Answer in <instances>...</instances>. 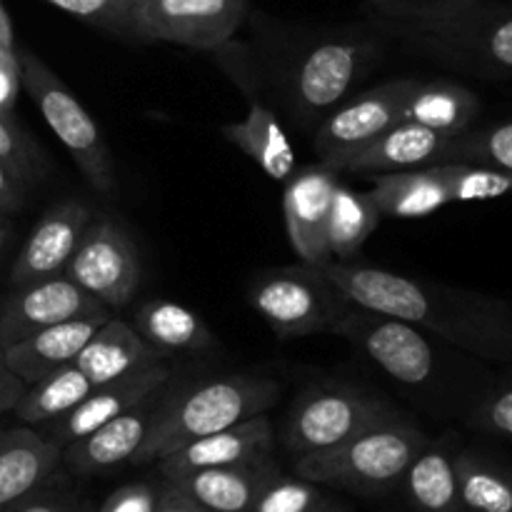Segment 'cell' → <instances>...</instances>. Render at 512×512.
<instances>
[{"instance_id":"20","label":"cell","mask_w":512,"mask_h":512,"mask_svg":"<svg viewBox=\"0 0 512 512\" xmlns=\"http://www.w3.org/2000/svg\"><path fill=\"white\" fill-rule=\"evenodd\" d=\"M110 310L83 315V318L65 320V323L50 325L30 338L5 348V365L13 375H18L25 385H33L38 380L48 378L55 370H63L75 365L80 350L85 348L95 330L110 318Z\"/></svg>"},{"instance_id":"3","label":"cell","mask_w":512,"mask_h":512,"mask_svg":"<svg viewBox=\"0 0 512 512\" xmlns=\"http://www.w3.org/2000/svg\"><path fill=\"white\" fill-rule=\"evenodd\" d=\"M278 383L258 375H225L155 400L148 438L133 465L158 463L165 455L205 435L265 415L278 400Z\"/></svg>"},{"instance_id":"27","label":"cell","mask_w":512,"mask_h":512,"mask_svg":"<svg viewBox=\"0 0 512 512\" xmlns=\"http://www.w3.org/2000/svg\"><path fill=\"white\" fill-rule=\"evenodd\" d=\"M223 135L228 143L243 150L253 163L263 168L268 178L285 183L295 170V150L285 135L283 125L275 118L273 110L263 103H250L248 115L240 123L223 125Z\"/></svg>"},{"instance_id":"31","label":"cell","mask_w":512,"mask_h":512,"mask_svg":"<svg viewBox=\"0 0 512 512\" xmlns=\"http://www.w3.org/2000/svg\"><path fill=\"white\" fill-rule=\"evenodd\" d=\"M95 385L75 365L55 370L48 378L28 385L15 405V418L25 425H45L63 418L65 413L83 403Z\"/></svg>"},{"instance_id":"38","label":"cell","mask_w":512,"mask_h":512,"mask_svg":"<svg viewBox=\"0 0 512 512\" xmlns=\"http://www.w3.org/2000/svg\"><path fill=\"white\" fill-rule=\"evenodd\" d=\"M3 512H93L85 500H80L75 493H68L63 488H55L53 480L38 488L35 493L25 495L15 505H10Z\"/></svg>"},{"instance_id":"39","label":"cell","mask_w":512,"mask_h":512,"mask_svg":"<svg viewBox=\"0 0 512 512\" xmlns=\"http://www.w3.org/2000/svg\"><path fill=\"white\" fill-rule=\"evenodd\" d=\"M160 498V483H130L105 498L98 512H155Z\"/></svg>"},{"instance_id":"13","label":"cell","mask_w":512,"mask_h":512,"mask_svg":"<svg viewBox=\"0 0 512 512\" xmlns=\"http://www.w3.org/2000/svg\"><path fill=\"white\" fill-rule=\"evenodd\" d=\"M100 310L110 308H105L98 298L85 293L78 283L65 275L35 280V283L20 285L0 305V343L3 348H10L50 325L100 313Z\"/></svg>"},{"instance_id":"7","label":"cell","mask_w":512,"mask_h":512,"mask_svg":"<svg viewBox=\"0 0 512 512\" xmlns=\"http://www.w3.org/2000/svg\"><path fill=\"white\" fill-rule=\"evenodd\" d=\"M398 410L380 395L345 383L303 390L283 425V443L295 458L335 448L353 435L398 418Z\"/></svg>"},{"instance_id":"36","label":"cell","mask_w":512,"mask_h":512,"mask_svg":"<svg viewBox=\"0 0 512 512\" xmlns=\"http://www.w3.org/2000/svg\"><path fill=\"white\" fill-rule=\"evenodd\" d=\"M0 160L8 165L10 173H13L23 185L28 183V180H33V148H30L28 138H23V133L15 128V123L8 118V113H3V110H0Z\"/></svg>"},{"instance_id":"12","label":"cell","mask_w":512,"mask_h":512,"mask_svg":"<svg viewBox=\"0 0 512 512\" xmlns=\"http://www.w3.org/2000/svg\"><path fill=\"white\" fill-rule=\"evenodd\" d=\"M340 173L323 160L305 168H295L285 180L283 213L285 230L295 255L305 265H325L333 260L328 248V220Z\"/></svg>"},{"instance_id":"24","label":"cell","mask_w":512,"mask_h":512,"mask_svg":"<svg viewBox=\"0 0 512 512\" xmlns=\"http://www.w3.org/2000/svg\"><path fill=\"white\" fill-rule=\"evenodd\" d=\"M370 198L383 218L398 220L428 218L453 203L443 163L378 175Z\"/></svg>"},{"instance_id":"9","label":"cell","mask_w":512,"mask_h":512,"mask_svg":"<svg viewBox=\"0 0 512 512\" xmlns=\"http://www.w3.org/2000/svg\"><path fill=\"white\" fill-rule=\"evenodd\" d=\"M105 308H123L140 288V255L128 230L113 218H93L63 270Z\"/></svg>"},{"instance_id":"10","label":"cell","mask_w":512,"mask_h":512,"mask_svg":"<svg viewBox=\"0 0 512 512\" xmlns=\"http://www.w3.org/2000/svg\"><path fill=\"white\" fill-rule=\"evenodd\" d=\"M380 48L370 35H335L315 43L295 73V100L310 115L338 105L378 63Z\"/></svg>"},{"instance_id":"15","label":"cell","mask_w":512,"mask_h":512,"mask_svg":"<svg viewBox=\"0 0 512 512\" xmlns=\"http://www.w3.org/2000/svg\"><path fill=\"white\" fill-rule=\"evenodd\" d=\"M170 378H173V373H170L168 365L158 363L123 375V378L110 380V383L95 385L88 398L80 405H75L70 413L53 420V423H45L43 435L63 450L65 445L75 443L83 435L98 430L100 425L120 418L123 413L153 398L155 393H160L170 383Z\"/></svg>"},{"instance_id":"29","label":"cell","mask_w":512,"mask_h":512,"mask_svg":"<svg viewBox=\"0 0 512 512\" xmlns=\"http://www.w3.org/2000/svg\"><path fill=\"white\" fill-rule=\"evenodd\" d=\"M465 512H512V463L478 448L455 453Z\"/></svg>"},{"instance_id":"34","label":"cell","mask_w":512,"mask_h":512,"mask_svg":"<svg viewBox=\"0 0 512 512\" xmlns=\"http://www.w3.org/2000/svg\"><path fill=\"white\" fill-rule=\"evenodd\" d=\"M328 503L320 488L300 475L278 473L255 500L250 512H313Z\"/></svg>"},{"instance_id":"41","label":"cell","mask_w":512,"mask_h":512,"mask_svg":"<svg viewBox=\"0 0 512 512\" xmlns=\"http://www.w3.org/2000/svg\"><path fill=\"white\" fill-rule=\"evenodd\" d=\"M23 200V183L0 160V213H13V210H18L23 205Z\"/></svg>"},{"instance_id":"37","label":"cell","mask_w":512,"mask_h":512,"mask_svg":"<svg viewBox=\"0 0 512 512\" xmlns=\"http://www.w3.org/2000/svg\"><path fill=\"white\" fill-rule=\"evenodd\" d=\"M45 3L55 5V8L65 10L73 18L83 20V23L93 25V28L105 30V33L113 35H125V38H138L135 30L110 8L103 0H45Z\"/></svg>"},{"instance_id":"17","label":"cell","mask_w":512,"mask_h":512,"mask_svg":"<svg viewBox=\"0 0 512 512\" xmlns=\"http://www.w3.org/2000/svg\"><path fill=\"white\" fill-rule=\"evenodd\" d=\"M93 218V210L75 198L53 205L38 220L20 255L15 258L10 283L20 288V285L35 283V280L63 275L65 265L73 258L75 248Z\"/></svg>"},{"instance_id":"5","label":"cell","mask_w":512,"mask_h":512,"mask_svg":"<svg viewBox=\"0 0 512 512\" xmlns=\"http://www.w3.org/2000/svg\"><path fill=\"white\" fill-rule=\"evenodd\" d=\"M333 333L358 345L373 363H378L395 383L405 385V388H423L435 380H443L478 405L495 380L445 375V360L430 345L425 330L393 318V315L360 308L355 303L340 318Z\"/></svg>"},{"instance_id":"47","label":"cell","mask_w":512,"mask_h":512,"mask_svg":"<svg viewBox=\"0 0 512 512\" xmlns=\"http://www.w3.org/2000/svg\"><path fill=\"white\" fill-rule=\"evenodd\" d=\"M313 512H338V510H335V505L330 503V500H328V503L320 505V508H318V510H313Z\"/></svg>"},{"instance_id":"40","label":"cell","mask_w":512,"mask_h":512,"mask_svg":"<svg viewBox=\"0 0 512 512\" xmlns=\"http://www.w3.org/2000/svg\"><path fill=\"white\" fill-rule=\"evenodd\" d=\"M155 512H210L208 508H203L200 503H195L188 493L178 488L175 483L163 478L160 483V498H158V508Z\"/></svg>"},{"instance_id":"46","label":"cell","mask_w":512,"mask_h":512,"mask_svg":"<svg viewBox=\"0 0 512 512\" xmlns=\"http://www.w3.org/2000/svg\"><path fill=\"white\" fill-rule=\"evenodd\" d=\"M18 63V55H15V45L8 48V45L0 43V65H13Z\"/></svg>"},{"instance_id":"44","label":"cell","mask_w":512,"mask_h":512,"mask_svg":"<svg viewBox=\"0 0 512 512\" xmlns=\"http://www.w3.org/2000/svg\"><path fill=\"white\" fill-rule=\"evenodd\" d=\"M103 3H108L110 8H113L115 13H118L120 18H123L125 23L135 30V35H138V40H140L138 10H140V5H143V0H103Z\"/></svg>"},{"instance_id":"11","label":"cell","mask_w":512,"mask_h":512,"mask_svg":"<svg viewBox=\"0 0 512 512\" xmlns=\"http://www.w3.org/2000/svg\"><path fill=\"white\" fill-rule=\"evenodd\" d=\"M248 0H143L140 40H165L195 50H218L235 35Z\"/></svg>"},{"instance_id":"19","label":"cell","mask_w":512,"mask_h":512,"mask_svg":"<svg viewBox=\"0 0 512 512\" xmlns=\"http://www.w3.org/2000/svg\"><path fill=\"white\" fill-rule=\"evenodd\" d=\"M160 393H155L153 398H148L138 408L123 413L120 418L100 425L93 433L83 435L75 443L65 445V468L73 475L93 478V475L113 473V470L123 468V465H133L135 455H138L145 438H148L155 400H158Z\"/></svg>"},{"instance_id":"35","label":"cell","mask_w":512,"mask_h":512,"mask_svg":"<svg viewBox=\"0 0 512 512\" xmlns=\"http://www.w3.org/2000/svg\"><path fill=\"white\" fill-rule=\"evenodd\" d=\"M465 423L488 438L512 440V373L493 380L488 393L465 415Z\"/></svg>"},{"instance_id":"21","label":"cell","mask_w":512,"mask_h":512,"mask_svg":"<svg viewBox=\"0 0 512 512\" xmlns=\"http://www.w3.org/2000/svg\"><path fill=\"white\" fill-rule=\"evenodd\" d=\"M63 450L43 433L13 428L0 433V512L55 478Z\"/></svg>"},{"instance_id":"32","label":"cell","mask_w":512,"mask_h":512,"mask_svg":"<svg viewBox=\"0 0 512 512\" xmlns=\"http://www.w3.org/2000/svg\"><path fill=\"white\" fill-rule=\"evenodd\" d=\"M445 163L483 165L512 173V120L455 133Z\"/></svg>"},{"instance_id":"8","label":"cell","mask_w":512,"mask_h":512,"mask_svg":"<svg viewBox=\"0 0 512 512\" xmlns=\"http://www.w3.org/2000/svg\"><path fill=\"white\" fill-rule=\"evenodd\" d=\"M250 305L278 338L333 333L353 300L345 298L313 265H285L250 285Z\"/></svg>"},{"instance_id":"22","label":"cell","mask_w":512,"mask_h":512,"mask_svg":"<svg viewBox=\"0 0 512 512\" xmlns=\"http://www.w3.org/2000/svg\"><path fill=\"white\" fill-rule=\"evenodd\" d=\"M280 473L273 458L165 478L210 512H250L265 485Z\"/></svg>"},{"instance_id":"16","label":"cell","mask_w":512,"mask_h":512,"mask_svg":"<svg viewBox=\"0 0 512 512\" xmlns=\"http://www.w3.org/2000/svg\"><path fill=\"white\" fill-rule=\"evenodd\" d=\"M453 135L455 133H438V130L423 128L418 123L400 120L398 125L388 128L370 143L325 158L323 163L338 173L355 175H385L398 173V170L425 168V165H440L445 163Z\"/></svg>"},{"instance_id":"49","label":"cell","mask_w":512,"mask_h":512,"mask_svg":"<svg viewBox=\"0 0 512 512\" xmlns=\"http://www.w3.org/2000/svg\"><path fill=\"white\" fill-rule=\"evenodd\" d=\"M3 238H5V225L3 220H0V248H3Z\"/></svg>"},{"instance_id":"25","label":"cell","mask_w":512,"mask_h":512,"mask_svg":"<svg viewBox=\"0 0 512 512\" xmlns=\"http://www.w3.org/2000/svg\"><path fill=\"white\" fill-rule=\"evenodd\" d=\"M458 445L453 438L430 440L423 453L410 463L403 478L405 495L415 512H465L455 473Z\"/></svg>"},{"instance_id":"1","label":"cell","mask_w":512,"mask_h":512,"mask_svg":"<svg viewBox=\"0 0 512 512\" xmlns=\"http://www.w3.org/2000/svg\"><path fill=\"white\" fill-rule=\"evenodd\" d=\"M320 273L360 308L393 315L485 363L512 365V303L418 275L328 260Z\"/></svg>"},{"instance_id":"48","label":"cell","mask_w":512,"mask_h":512,"mask_svg":"<svg viewBox=\"0 0 512 512\" xmlns=\"http://www.w3.org/2000/svg\"><path fill=\"white\" fill-rule=\"evenodd\" d=\"M0 368H5V348H3V343H0Z\"/></svg>"},{"instance_id":"26","label":"cell","mask_w":512,"mask_h":512,"mask_svg":"<svg viewBox=\"0 0 512 512\" xmlns=\"http://www.w3.org/2000/svg\"><path fill=\"white\" fill-rule=\"evenodd\" d=\"M135 330L158 353H205L215 335L195 310L173 300H148L135 313Z\"/></svg>"},{"instance_id":"28","label":"cell","mask_w":512,"mask_h":512,"mask_svg":"<svg viewBox=\"0 0 512 512\" xmlns=\"http://www.w3.org/2000/svg\"><path fill=\"white\" fill-rule=\"evenodd\" d=\"M480 115V98L453 80H418L405 103L403 120L438 133H463Z\"/></svg>"},{"instance_id":"33","label":"cell","mask_w":512,"mask_h":512,"mask_svg":"<svg viewBox=\"0 0 512 512\" xmlns=\"http://www.w3.org/2000/svg\"><path fill=\"white\" fill-rule=\"evenodd\" d=\"M443 168L453 203L495 200L512 195V173H505V170L468 163H443Z\"/></svg>"},{"instance_id":"42","label":"cell","mask_w":512,"mask_h":512,"mask_svg":"<svg viewBox=\"0 0 512 512\" xmlns=\"http://www.w3.org/2000/svg\"><path fill=\"white\" fill-rule=\"evenodd\" d=\"M25 388H28V385H25L18 375L10 373L8 365H5V368H0V415L13 413L15 405H18V400L23 398Z\"/></svg>"},{"instance_id":"45","label":"cell","mask_w":512,"mask_h":512,"mask_svg":"<svg viewBox=\"0 0 512 512\" xmlns=\"http://www.w3.org/2000/svg\"><path fill=\"white\" fill-rule=\"evenodd\" d=\"M0 43L13 48V28H10V20H8V13H5L3 3H0Z\"/></svg>"},{"instance_id":"23","label":"cell","mask_w":512,"mask_h":512,"mask_svg":"<svg viewBox=\"0 0 512 512\" xmlns=\"http://www.w3.org/2000/svg\"><path fill=\"white\" fill-rule=\"evenodd\" d=\"M160 358L163 355L155 348H150L133 325L110 315L95 330L93 338L85 343V348L80 350L75 368L93 385H103L115 378H123L128 373H135V370L158 365Z\"/></svg>"},{"instance_id":"43","label":"cell","mask_w":512,"mask_h":512,"mask_svg":"<svg viewBox=\"0 0 512 512\" xmlns=\"http://www.w3.org/2000/svg\"><path fill=\"white\" fill-rule=\"evenodd\" d=\"M18 83V63L0 65V110H3V113H8L10 105H13L15 93H18Z\"/></svg>"},{"instance_id":"18","label":"cell","mask_w":512,"mask_h":512,"mask_svg":"<svg viewBox=\"0 0 512 512\" xmlns=\"http://www.w3.org/2000/svg\"><path fill=\"white\" fill-rule=\"evenodd\" d=\"M273 448V425L265 415H255V418L230 425L220 433L205 435V438L193 440L175 453L165 455L158 460V470L163 478H178V475L195 473V470L225 468V465L273 458Z\"/></svg>"},{"instance_id":"14","label":"cell","mask_w":512,"mask_h":512,"mask_svg":"<svg viewBox=\"0 0 512 512\" xmlns=\"http://www.w3.org/2000/svg\"><path fill=\"white\" fill-rule=\"evenodd\" d=\"M415 85L418 78L390 80L330 113L315 133V153L320 160L360 148L398 125Z\"/></svg>"},{"instance_id":"30","label":"cell","mask_w":512,"mask_h":512,"mask_svg":"<svg viewBox=\"0 0 512 512\" xmlns=\"http://www.w3.org/2000/svg\"><path fill=\"white\" fill-rule=\"evenodd\" d=\"M380 220L383 215L370 193H360V190L338 183L328 220V248L333 260L338 258L340 263H350L360 253L365 240L375 233Z\"/></svg>"},{"instance_id":"50","label":"cell","mask_w":512,"mask_h":512,"mask_svg":"<svg viewBox=\"0 0 512 512\" xmlns=\"http://www.w3.org/2000/svg\"><path fill=\"white\" fill-rule=\"evenodd\" d=\"M383 3H393V0H368V5H383Z\"/></svg>"},{"instance_id":"2","label":"cell","mask_w":512,"mask_h":512,"mask_svg":"<svg viewBox=\"0 0 512 512\" xmlns=\"http://www.w3.org/2000/svg\"><path fill=\"white\" fill-rule=\"evenodd\" d=\"M373 25L450 65L512 78V5L495 0H393L368 5Z\"/></svg>"},{"instance_id":"4","label":"cell","mask_w":512,"mask_h":512,"mask_svg":"<svg viewBox=\"0 0 512 512\" xmlns=\"http://www.w3.org/2000/svg\"><path fill=\"white\" fill-rule=\"evenodd\" d=\"M428 443L430 438L413 420L398 415L335 448L300 455L295 458V475L315 485L375 498L403 483L410 463Z\"/></svg>"},{"instance_id":"6","label":"cell","mask_w":512,"mask_h":512,"mask_svg":"<svg viewBox=\"0 0 512 512\" xmlns=\"http://www.w3.org/2000/svg\"><path fill=\"white\" fill-rule=\"evenodd\" d=\"M15 55H18L20 83L28 90L30 100L38 105L45 125L63 143L90 188L103 198H113L118 190L113 158H110L108 143H105L93 115L80 105L73 90L38 55L25 48L15 50Z\"/></svg>"}]
</instances>
